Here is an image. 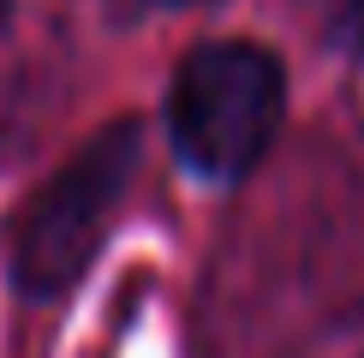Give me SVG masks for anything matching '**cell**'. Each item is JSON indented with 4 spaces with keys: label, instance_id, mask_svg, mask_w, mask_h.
Here are the masks:
<instances>
[{
    "label": "cell",
    "instance_id": "1",
    "mask_svg": "<svg viewBox=\"0 0 364 358\" xmlns=\"http://www.w3.org/2000/svg\"><path fill=\"white\" fill-rule=\"evenodd\" d=\"M138 161H144L138 119H114L78 156L60 161V173L24 203L18 227H12V287L30 305L66 298L90 275L114 209L126 203L132 179H138Z\"/></svg>",
    "mask_w": 364,
    "mask_h": 358
},
{
    "label": "cell",
    "instance_id": "2",
    "mask_svg": "<svg viewBox=\"0 0 364 358\" xmlns=\"http://www.w3.org/2000/svg\"><path fill=\"white\" fill-rule=\"evenodd\" d=\"M287 114V72L257 42H203L168 84L173 156L209 185H239L269 156Z\"/></svg>",
    "mask_w": 364,
    "mask_h": 358
},
{
    "label": "cell",
    "instance_id": "3",
    "mask_svg": "<svg viewBox=\"0 0 364 358\" xmlns=\"http://www.w3.org/2000/svg\"><path fill=\"white\" fill-rule=\"evenodd\" d=\"M346 24H353V48L364 54V0H353V18H346Z\"/></svg>",
    "mask_w": 364,
    "mask_h": 358
},
{
    "label": "cell",
    "instance_id": "4",
    "mask_svg": "<svg viewBox=\"0 0 364 358\" xmlns=\"http://www.w3.org/2000/svg\"><path fill=\"white\" fill-rule=\"evenodd\" d=\"M6 6H12V0H0V18H6Z\"/></svg>",
    "mask_w": 364,
    "mask_h": 358
}]
</instances>
